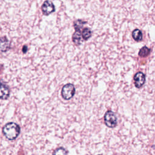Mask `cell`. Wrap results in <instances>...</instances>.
<instances>
[{
    "instance_id": "cell-6",
    "label": "cell",
    "mask_w": 155,
    "mask_h": 155,
    "mask_svg": "<svg viewBox=\"0 0 155 155\" xmlns=\"http://www.w3.org/2000/svg\"><path fill=\"white\" fill-rule=\"evenodd\" d=\"M10 94L9 87L4 84H0V100H7L10 97Z\"/></svg>"
},
{
    "instance_id": "cell-10",
    "label": "cell",
    "mask_w": 155,
    "mask_h": 155,
    "mask_svg": "<svg viewBox=\"0 0 155 155\" xmlns=\"http://www.w3.org/2000/svg\"><path fill=\"white\" fill-rule=\"evenodd\" d=\"M150 53V49L148 48L147 46H144L139 50L138 55L140 57L145 58V57H147L148 55H149Z\"/></svg>"
},
{
    "instance_id": "cell-4",
    "label": "cell",
    "mask_w": 155,
    "mask_h": 155,
    "mask_svg": "<svg viewBox=\"0 0 155 155\" xmlns=\"http://www.w3.org/2000/svg\"><path fill=\"white\" fill-rule=\"evenodd\" d=\"M41 10L44 15H49L55 11V7L53 3L50 0H46L41 7Z\"/></svg>"
},
{
    "instance_id": "cell-5",
    "label": "cell",
    "mask_w": 155,
    "mask_h": 155,
    "mask_svg": "<svg viewBox=\"0 0 155 155\" xmlns=\"http://www.w3.org/2000/svg\"><path fill=\"white\" fill-rule=\"evenodd\" d=\"M133 80L135 87L138 88H141L145 82V76L142 72H139L134 76Z\"/></svg>"
},
{
    "instance_id": "cell-11",
    "label": "cell",
    "mask_w": 155,
    "mask_h": 155,
    "mask_svg": "<svg viewBox=\"0 0 155 155\" xmlns=\"http://www.w3.org/2000/svg\"><path fill=\"white\" fill-rule=\"evenodd\" d=\"M85 23H87L86 21H82L81 19H78V20L74 21V23H73L74 28L76 30V31H81L84 24Z\"/></svg>"
},
{
    "instance_id": "cell-13",
    "label": "cell",
    "mask_w": 155,
    "mask_h": 155,
    "mask_svg": "<svg viewBox=\"0 0 155 155\" xmlns=\"http://www.w3.org/2000/svg\"><path fill=\"white\" fill-rule=\"evenodd\" d=\"M52 155H68V151L63 147H59L54 150Z\"/></svg>"
},
{
    "instance_id": "cell-7",
    "label": "cell",
    "mask_w": 155,
    "mask_h": 155,
    "mask_svg": "<svg viewBox=\"0 0 155 155\" xmlns=\"http://www.w3.org/2000/svg\"><path fill=\"white\" fill-rule=\"evenodd\" d=\"M10 48V42L6 37L0 38V52L4 53L7 52Z\"/></svg>"
},
{
    "instance_id": "cell-2",
    "label": "cell",
    "mask_w": 155,
    "mask_h": 155,
    "mask_svg": "<svg viewBox=\"0 0 155 155\" xmlns=\"http://www.w3.org/2000/svg\"><path fill=\"white\" fill-rule=\"evenodd\" d=\"M75 87L72 84H67L61 90V96L65 100H70L75 94Z\"/></svg>"
},
{
    "instance_id": "cell-15",
    "label": "cell",
    "mask_w": 155,
    "mask_h": 155,
    "mask_svg": "<svg viewBox=\"0 0 155 155\" xmlns=\"http://www.w3.org/2000/svg\"><path fill=\"white\" fill-rule=\"evenodd\" d=\"M99 155H101V154H99Z\"/></svg>"
},
{
    "instance_id": "cell-1",
    "label": "cell",
    "mask_w": 155,
    "mask_h": 155,
    "mask_svg": "<svg viewBox=\"0 0 155 155\" xmlns=\"http://www.w3.org/2000/svg\"><path fill=\"white\" fill-rule=\"evenodd\" d=\"M21 128L18 124L13 122L7 123L3 128L4 136L10 141L16 139L19 135Z\"/></svg>"
},
{
    "instance_id": "cell-12",
    "label": "cell",
    "mask_w": 155,
    "mask_h": 155,
    "mask_svg": "<svg viewBox=\"0 0 155 155\" xmlns=\"http://www.w3.org/2000/svg\"><path fill=\"white\" fill-rule=\"evenodd\" d=\"M81 35L84 40H88L91 36V32L90 29L88 27L84 28Z\"/></svg>"
},
{
    "instance_id": "cell-14",
    "label": "cell",
    "mask_w": 155,
    "mask_h": 155,
    "mask_svg": "<svg viewBox=\"0 0 155 155\" xmlns=\"http://www.w3.org/2000/svg\"><path fill=\"white\" fill-rule=\"evenodd\" d=\"M27 50H28V48H27V46H24L23 47H22V52L24 53H27Z\"/></svg>"
},
{
    "instance_id": "cell-8",
    "label": "cell",
    "mask_w": 155,
    "mask_h": 155,
    "mask_svg": "<svg viewBox=\"0 0 155 155\" xmlns=\"http://www.w3.org/2000/svg\"><path fill=\"white\" fill-rule=\"evenodd\" d=\"M82 35L81 31H76L72 36V41L76 46H79L82 43Z\"/></svg>"
},
{
    "instance_id": "cell-3",
    "label": "cell",
    "mask_w": 155,
    "mask_h": 155,
    "mask_svg": "<svg viewBox=\"0 0 155 155\" xmlns=\"http://www.w3.org/2000/svg\"><path fill=\"white\" fill-rule=\"evenodd\" d=\"M104 119L105 124L109 128H115L117 125V117L115 113L112 111H107L104 115Z\"/></svg>"
},
{
    "instance_id": "cell-9",
    "label": "cell",
    "mask_w": 155,
    "mask_h": 155,
    "mask_svg": "<svg viewBox=\"0 0 155 155\" xmlns=\"http://www.w3.org/2000/svg\"><path fill=\"white\" fill-rule=\"evenodd\" d=\"M132 37L136 41H141L142 40V34L141 31L137 28L134 30L132 32Z\"/></svg>"
}]
</instances>
